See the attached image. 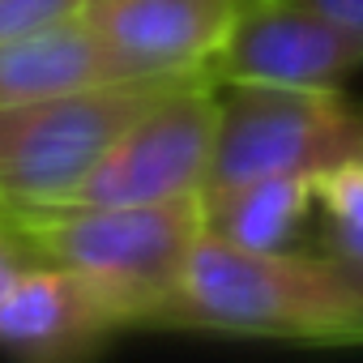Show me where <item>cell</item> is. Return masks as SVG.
I'll list each match as a JSON object with an SVG mask.
<instances>
[{
  "label": "cell",
  "instance_id": "11",
  "mask_svg": "<svg viewBox=\"0 0 363 363\" xmlns=\"http://www.w3.org/2000/svg\"><path fill=\"white\" fill-rule=\"evenodd\" d=\"M316 252L363 265V150L316 175Z\"/></svg>",
  "mask_w": 363,
  "mask_h": 363
},
{
  "label": "cell",
  "instance_id": "8",
  "mask_svg": "<svg viewBox=\"0 0 363 363\" xmlns=\"http://www.w3.org/2000/svg\"><path fill=\"white\" fill-rule=\"evenodd\" d=\"M120 329L124 308L86 274L35 261L0 295V350L30 363H73L99 354Z\"/></svg>",
  "mask_w": 363,
  "mask_h": 363
},
{
  "label": "cell",
  "instance_id": "2",
  "mask_svg": "<svg viewBox=\"0 0 363 363\" xmlns=\"http://www.w3.org/2000/svg\"><path fill=\"white\" fill-rule=\"evenodd\" d=\"M13 231L39 261L86 274L128 316V325H158L184 261L206 231L201 197L99 206L65 201L39 210H9Z\"/></svg>",
  "mask_w": 363,
  "mask_h": 363
},
{
  "label": "cell",
  "instance_id": "5",
  "mask_svg": "<svg viewBox=\"0 0 363 363\" xmlns=\"http://www.w3.org/2000/svg\"><path fill=\"white\" fill-rule=\"evenodd\" d=\"M214 128L218 86L210 77L175 82L128 124L73 201L145 206L201 197L214 162Z\"/></svg>",
  "mask_w": 363,
  "mask_h": 363
},
{
  "label": "cell",
  "instance_id": "15",
  "mask_svg": "<svg viewBox=\"0 0 363 363\" xmlns=\"http://www.w3.org/2000/svg\"><path fill=\"white\" fill-rule=\"evenodd\" d=\"M342 274L350 278V286L359 295V308H363V265H342ZM359 342H363V325H359Z\"/></svg>",
  "mask_w": 363,
  "mask_h": 363
},
{
  "label": "cell",
  "instance_id": "10",
  "mask_svg": "<svg viewBox=\"0 0 363 363\" xmlns=\"http://www.w3.org/2000/svg\"><path fill=\"white\" fill-rule=\"evenodd\" d=\"M206 231L240 248H299L316 218V175H265L201 193Z\"/></svg>",
  "mask_w": 363,
  "mask_h": 363
},
{
  "label": "cell",
  "instance_id": "7",
  "mask_svg": "<svg viewBox=\"0 0 363 363\" xmlns=\"http://www.w3.org/2000/svg\"><path fill=\"white\" fill-rule=\"evenodd\" d=\"M240 9L244 0H90L86 18L124 77H210Z\"/></svg>",
  "mask_w": 363,
  "mask_h": 363
},
{
  "label": "cell",
  "instance_id": "4",
  "mask_svg": "<svg viewBox=\"0 0 363 363\" xmlns=\"http://www.w3.org/2000/svg\"><path fill=\"white\" fill-rule=\"evenodd\" d=\"M363 150V111L342 90L218 86L210 184L231 189L265 175H320Z\"/></svg>",
  "mask_w": 363,
  "mask_h": 363
},
{
  "label": "cell",
  "instance_id": "9",
  "mask_svg": "<svg viewBox=\"0 0 363 363\" xmlns=\"http://www.w3.org/2000/svg\"><path fill=\"white\" fill-rule=\"evenodd\" d=\"M116 77L124 73L116 69L86 9L65 22H52V26H39L30 35L0 43V107L86 90V86L116 82Z\"/></svg>",
  "mask_w": 363,
  "mask_h": 363
},
{
  "label": "cell",
  "instance_id": "12",
  "mask_svg": "<svg viewBox=\"0 0 363 363\" xmlns=\"http://www.w3.org/2000/svg\"><path fill=\"white\" fill-rule=\"evenodd\" d=\"M90 0H0V43L82 13Z\"/></svg>",
  "mask_w": 363,
  "mask_h": 363
},
{
  "label": "cell",
  "instance_id": "3",
  "mask_svg": "<svg viewBox=\"0 0 363 363\" xmlns=\"http://www.w3.org/2000/svg\"><path fill=\"white\" fill-rule=\"evenodd\" d=\"M175 82L189 77H116L0 107V201L9 210L73 201L128 124Z\"/></svg>",
  "mask_w": 363,
  "mask_h": 363
},
{
  "label": "cell",
  "instance_id": "13",
  "mask_svg": "<svg viewBox=\"0 0 363 363\" xmlns=\"http://www.w3.org/2000/svg\"><path fill=\"white\" fill-rule=\"evenodd\" d=\"M39 257L30 252V244L13 231V223L5 218V223H0V295H5L13 282H18V274L22 269H30Z\"/></svg>",
  "mask_w": 363,
  "mask_h": 363
},
{
  "label": "cell",
  "instance_id": "1",
  "mask_svg": "<svg viewBox=\"0 0 363 363\" xmlns=\"http://www.w3.org/2000/svg\"><path fill=\"white\" fill-rule=\"evenodd\" d=\"M158 325L231 337L359 342L363 308L342 265L316 248H240L201 231Z\"/></svg>",
  "mask_w": 363,
  "mask_h": 363
},
{
  "label": "cell",
  "instance_id": "14",
  "mask_svg": "<svg viewBox=\"0 0 363 363\" xmlns=\"http://www.w3.org/2000/svg\"><path fill=\"white\" fill-rule=\"evenodd\" d=\"M303 5L316 9L320 18H329L337 30H346L363 48V0H303Z\"/></svg>",
  "mask_w": 363,
  "mask_h": 363
},
{
  "label": "cell",
  "instance_id": "6",
  "mask_svg": "<svg viewBox=\"0 0 363 363\" xmlns=\"http://www.w3.org/2000/svg\"><path fill=\"white\" fill-rule=\"evenodd\" d=\"M359 65L363 48L303 0H244L210 77L214 86L342 90Z\"/></svg>",
  "mask_w": 363,
  "mask_h": 363
},
{
  "label": "cell",
  "instance_id": "16",
  "mask_svg": "<svg viewBox=\"0 0 363 363\" xmlns=\"http://www.w3.org/2000/svg\"><path fill=\"white\" fill-rule=\"evenodd\" d=\"M5 218H9V206H5V201H0V223H5Z\"/></svg>",
  "mask_w": 363,
  "mask_h": 363
}]
</instances>
